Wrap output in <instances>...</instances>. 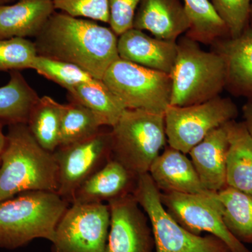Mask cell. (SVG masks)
Segmentation results:
<instances>
[{"instance_id":"33","label":"cell","mask_w":252,"mask_h":252,"mask_svg":"<svg viewBox=\"0 0 252 252\" xmlns=\"http://www.w3.org/2000/svg\"><path fill=\"white\" fill-rule=\"evenodd\" d=\"M4 124L0 122V155L2 153L6 143V135L3 130Z\"/></svg>"},{"instance_id":"27","label":"cell","mask_w":252,"mask_h":252,"mask_svg":"<svg viewBox=\"0 0 252 252\" xmlns=\"http://www.w3.org/2000/svg\"><path fill=\"white\" fill-rule=\"evenodd\" d=\"M31 69L67 91L97 80L75 64L44 56H36Z\"/></svg>"},{"instance_id":"2","label":"cell","mask_w":252,"mask_h":252,"mask_svg":"<svg viewBox=\"0 0 252 252\" xmlns=\"http://www.w3.org/2000/svg\"><path fill=\"white\" fill-rule=\"evenodd\" d=\"M0 155V201L28 191L56 192L59 167L54 153L39 145L26 124L9 125Z\"/></svg>"},{"instance_id":"12","label":"cell","mask_w":252,"mask_h":252,"mask_svg":"<svg viewBox=\"0 0 252 252\" xmlns=\"http://www.w3.org/2000/svg\"><path fill=\"white\" fill-rule=\"evenodd\" d=\"M107 204L110 226L105 252H156L150 221L132 193Z\"/></svg>"},{"instance_id":"14","label":"cell","mask_w":252,"mask_h":252,"mask_svg":"<svg viewBox=\"0 0 252 252\" xmlns=\"http://www.w3.org/2000/svg\"><path fill=\"white\" fill-rule=\"evenodd\" d=\"M190 28V21L181 0H141L133 28L155 37L177 41Z\"/></svg>"},{"instance_id":"35","label":"cell","mask_w":252,"mask_h":252,"mask_svg":"<svg viewBox=\"0 0 252 252\" xmlns=\"http://www.w3.org/2000/svg\"><path fill=\"white\" fill-rule=\"evenodd\" d=\"M250 27L252 28V0L251 1V14H250Z\"/></svg>"},{"instance_id":"26","label":"cell","mask_w":252,"mask_h":252,"mask_svg":"<svg viewBox=\"0 0 252 252\" xmlns=\"http://www.w3.org/2000/svg\"><path fill=\"white\" fill-rule=\"evenodd\" d=\"M104 126L102 119L90 109L79 102L69 101L63 104L59 147L89 138Z\"/></svg>"},{"instance_id":"16","label":"cell","mask_w":252,"mask_h":252,"mask_svg":"<svg viewBox=\"0 0 252 252\" xmlns=\"http://www.w3.org/2000/svg\"><path fill=\"white\" fill-rule=\"evenodd\" d=\"M212 46L225 61V89L252 102V28L249 26L238 37L219 39Z\"/></svg>"},{"instance_id":"4","label":"cell","mask_w":252,"mask_h":252,"mask_svg":"<svg viewBox=\"0 0 252 252\" xmlns=\"http://www.w3.org/2000/svg\"><path fill=\"white\" fill-rule=\"evenodd\" d=\"M177 54L170 76V105L186 107L220 96L226 85L224 60L215 51L201 49L187 35L177 41Z\"/></svg>"},{"instance_id":"19","label":"cell","mask_w":252,"mask_h":252,"mask_svg":"<svg viewBox=\"0 0 252 252\" xmlns=\"http://www.w3.org/2000/svg\"><path fill=\"white\" fill-rule=\"evenodd\" d=\"M55 11L53 0H18L0 5V39L35 38Z\"/></svg>"},{"instance_id":"30","label":"cell","mask_w":252,"mask_h":252,"mask_svg":"<svg viewBox=\"0 0 252 252\" xmlns=\"http://www.w3.org/2000/svg\"><path fill=\"white\" fill-rule=\"evenodd\" d=\"M56 10L76 18L109 23L108 0H53Z\"/></svg>"},{"instance_id":"28","label":"cell","mask_w":252,"mask_h":252,"mask_svg":"<svg viewBox=\"0 0 252 252\" xmlns=\"http://www.w3.org/2000/svg\"><path fill=\"white\" fill-rule=\"evenodd\" d=\"M37 56L35 43L31 39H0V73L31 69Z\"/></svg>"},{"instance_id":"10","label":"cell","mask_w":252,"mask_h":252,"mask_svg":"<svg viewBox=\"0 0 252 252\" xmlns=\"http://www.w3.org/2000/svg\"><path fill=\"white\" fill-rule=\"evenodd\" d=\"M162 205L180 224L194 234L203 232L227 245L230 252H252L225 226L217 193H161Z\"/></svg>"},{"instance_id":"1","label":"cell","mask_w":252,"mask_h":252,"mask_svg":"<svg viewBox=\"0 0 252 252\" xmlns=\"http://www.w3.org/2000/svg\"><path fill=\"white\" fill-rule=\"evenodd\" d=\"M118 37L96 21L55 11L34 41L38 56L72 63L102 80L120 59Z\"/></svg>"},{"instance_id":"34","label":"cell","mask_w":252,"mask_h":252,"mask_svg":"<svg viewBox=\"0 0 252 252\" xmlns=\"http://www.w3.org/2000/svg\"><path fill=\"white\" fill-rule=\"evenodd\" d=\"M15 0H0V5L9 4V3L12 2Z\"/></svg>"},{"instance_id":"8","label":"cell","mask_w":252,"mask_h":252,"mask_svg":"<svg viewBox=\"0 0 252 252\" xmlns=\"http://www.w3.org/2000/svg\"><path fill=\"white\" fill-rule=\"evenodd\" d=\"M238 114L235 102L220 95L186 107L170 105L165 112L167 144L189 154L212 131L235 120Z\"/></svg>"},{"instance_id":"21","label":"cell","mask_w":252,"mask_h":252,"mask_svg":"<svg viewBox=\"0 0 252 252\" xmlns=\"http://www.w3.org/2000/svg\"><path fill=\"white\" fill-rule=\"evenodd\" d=\"M39 97L20 71L10 72L9 81L0 87V122L8 126L27 124Z\"/></svg>"},{"instance_id":"23","label":"cell","mask_w":252,"mask_h":252,"mask_svg":"<svg viewBox=\"0 0 252 252\" xmlns=\"http://www.w3.org/2000/svg\"><path fill=\"white\" fill-rule=\"evenodd\" d=\"M63 110V104L43 96L32 109L26 124L36 142L51 153L59 147Z\"/></svg>"},{"instance_id":"31","label":"cell","mask_w":252,"mask_h":252,"mask_svg":"<svg viewBox=\"0 0 252 252\" xmlns=\"http://www.w3.org/2000/svg\"><path fill=\"white\" fill-rule=\"evenodd\" d=\"M141 0H108L109 26L118 36L133 28L136 11Z\"/></svg>"},{"instance_id":"11","label":"cell","mask_w":252,"mask_h":252,"mask_svg":"<svg viewBox=\"0 0 252 252\" xmlns=\"http://www.w3.org/2000/svg\"><path fill=\"white\" fill-rule=\"evenodd\" d=\"M111 130H101L80 142L59 147L54 152L59 167L58 193L72 203L81 185L111 159Z\"/></svg>"},{"instance_id":"17","label":"cell","mask_w":252,"mask_h":252,"mask_svg":"<svg viewBox=\"0 0 252 252\" xmlns=\"http://www.w3.org/2000/svg\"><path fill=\"white\" fill-rule=\"evenodd\" d=\"M228 148V135L223 125L212 131L188 154L203 187L212 193L227 187Z\"/></svg>"},{"instance_id":"22","label":"cell","mask_w":252,"mask_h":252,"mask_svg":"<svg viewBox=\"0 0 252 252\" xmlns=\"http://www.w3.org/2000/svg\"><path fill=\"white\" fill-rule=\"evenodd\" d=\"M67 91L69 101L85 106L97 114L104 126L108 127L115 125L126 109L103 81L99 79Z\"/></svg>"},{"instance_id":"24","label":"cell","mask_w":252,"mask_h":252,"mask_svg":"<svg viewBox=\"0 0 252 252\" xmlns=\"http://www.w3.org/2000/svg\"><path fill=\"white\" fill-rule=\"evenodd\" d=\"M225 226L243 244L252 243V195L226 187L217 193Z\"/></svg>"},{"instance_id":"3","label":"cell","mask_w":252,"mask_h":252,"mask_svg":"<svg viewBox=\"0 0 252 252\" xmlns=\"http://www.w3.org/2000/svg\"><path fill=\"white\" fill-rule=\"evenodd\" d=\"M70 203L56 192L28 191L0 201V248L14 250L35 239L52 242Z\"/></svg>"},{"instance_id":"15","label":"cell","mask_w":252,"mask_h":252,"mask_svg":"<svg viewBox=\"0 0 252 252\" xmlns=\"http://www.w3.org/2000/svg\"><path fill=\"white\" fill-rule=\"evenodd\" d=\"M149 174L161 193H216L203 187L190 158L170 146L154 160Z\"/></svg>"},{"instance_id":"6","label":"cell","mask_w":252,"mask_h":252,"mask_svg":"<svg viewBox=\"0 0 252 252\" xmlns=\"http://www.w3.org/2000/svg\"><path fill=\"white\" fill-rule=\"evenodd\" d=\"M132 195L148 217L156 252H230L217 237L194 234L180 224L162 205L161 192L149 173L137 177Z\"/></svg>"},{"instance_id":"18","label":"cell","mask_w":252,"mask_h":252,"mask_svg":"<svg viewBox=\"0 0 252 252\" xmlns=\"http://www.w3.org/2000/svg\"><path fill=\"white\" fill-rule=\"evenodd\" d=\"M137 180L122 164L111 158L77 189L72 203H108L132 193Z\"/></svg>"},{"instance_id":"32","label":"cell","mask_w":252,"mask_h":252,"mask_svg":"<svg viewBox=\"0 0 252 252\" xmlns=\"http://www.w3.org/2000/svg\"><path fill=\"white\" fill-rule=\"evenodd\" d=\"M242 111L244 124L252 138V102H247V103L244 104Z\"/></svg>"},{"instance_id":"9","label":"cell","mask_w":252,"mask_h":252,"mask_svg":"<svg viewBox=\"0 0 252 252\" xmlns=\"http://www.w3.org/2000/svg\"><path fill=\"white\" fill-rule=\"evenodd\" d=\"M109 226L108 204H70L56 227L51 251L105 252Z\"/></svg>"},{"instance_id":"20","label":"cell","mask_w":252,"mask_h":252,"mask_svg":"<svg viewBox=\"0 0 252 252\" xmlns=\"http://www.w3.org/2000/svg\"><path fill=\"white\" fill-rule=\"evenodd\" d=\"M228 135L227 187L252 195V138L244 122L225 124Z\"/></svg>"},{"instance_id":"5","label":"cell","mask_w":252,"mask_h":252,"mask_svg":"<svg viewBox=\"0 0 252 252\" xmlns=\"http://www.w3.org/2000/svg\"><path fill=\"white\" fill-rule=\"evenodd\" d=\"M111 158L136 177L149 173L167 144L165 114L126 109L111 130Z\"/></svg>"},{"instance_id":"7","label":"cell","mask_w":252,"mask_h":252,"mask_svg":"<svg viewBox=\"0 0 252 252\" xmlns=\"http://www.w3.org/2000/svg\"><path fill=\"white\" fill-rule=\"evenodd\" d=\"M126 109L165 114L170 105V74L119 59L102 79Z\"/></svg>"},{"instance_id":"36","label":"cell","mask_w":252,"mask_h":252,"mask_svg":"<svg viewBox=\"0 0 252 252\" xmlns=\"http://www.w3.org/2000/svg\"><path fill=\"white\" fill-rule=\"evenodd\" d=\"M0 163H1V158H0Z\"/></svg>"},{"instance_id":"13","label":"cell","mask_w":252,"mask_h":252,"mask_svg":"<svg viewBox=\"0 0 252 252\" xmlns=\"http://www.w3.org/2000/svg\"><path fill=\"white\" fill-rule=\"evenodd\" d=\"M118 53L124 61L170 74L177 58V44L132 28L118 37Z\"/></svg>"},{"instance_id":"25","label":"cell","mask_w":252,"mask_h":252,"mask_svg":"<svg viewBox=\"0 0 252 252\" xmlns=\"http://www.w3.org/2000/svg\"><path fill=\"white\" fill-rule=\"evenodd\" d=\"M190 21L186 35L197 42L213 44L229 37L226 26L217 14L210 0H182Z\"/></svg>"},{"instance_id":"29","label":"cell","mask_w":252,"mask_h":252,"mask_svg":"<svg viewBox=\"0 0 252 252\" xmlns=\"http://www.w3.org/2000/svg\"><path fill=\"white\" fill-rule=\"evenodd\" d=\"M212 6L226 26L230 38H236L250 26L252 0H211Z\"/></svg>"}]
</instances>
